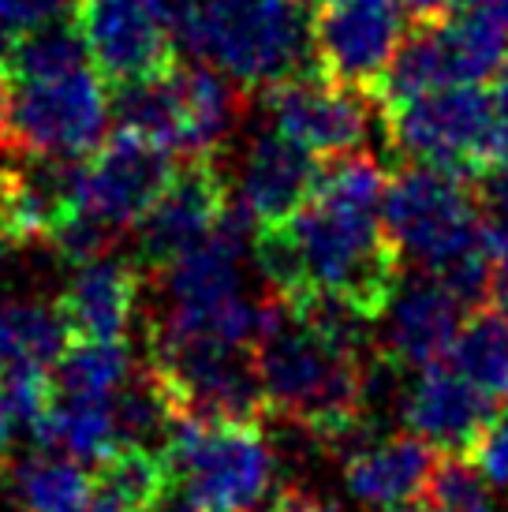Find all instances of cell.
Returning <instances> with one entry per match:
<instances>
[{
  "label": "cell",
  "mask_w": 508,
  "mask_h": 512,
  "mask_svg": "<svg viewBox=\"0 0 508 512\" xmlns=\"http://www.w3.org/2000/svg\"><path fill=\"white\" fill-rule=\"evenodd\" d=\"M15 412L12 404H8V393H4V385H0V471L8 464V453H12V434H15Z\"/></svg>",
  "instance_id": "cell-32"
},
{
  "label": "cell",
  "mask_w": 508,
  "mask_h": 512,
  "mask_svg": "<svg viewBox=\"0 0 508 512\" xmlns=\"http://www.w3.org/2000/svg\"><path fill=\"white\" fill-rule=\"evenodd\" d=\"M471 464L482 471V479L494 490H508V404H501L482 434L471 441Z\"/></svg>",
  "instance_id": "cell-28"
},
{
  "label": "cell",
  "mask_w": 508,
  "mask_h": 512,
  "mask_svg": "<svg viewBox=\"0 0 508 512\" xmlns=\"http://www.w3.org/2000/svg\"><path fill=\"white\" fill-rule=\"evenodd\" d=\"M296 4H299V8H311V12H314V8H318V4H325V0H296Z\"/></svg>",
  "instance_id": "cell-38"
},
{
  "label": "cell",
  "mask_w": 508,
  "mask_h": 512,
  "mask_svg": "<svg viewBox=\"0 0 508 512\" xmlns=\"http://www.w3.org/2000/svg\"><path fill=\"white\" fill-rule=\"evenodd\" d=\"M172 27L191 57L247 94L314 72L311 12L296 0H202Z\"/></svg>",
  "instance_id": "cell-2"
},
{
  "label": "cell",
  "mask_w": 508,
  "mask_h": 512,
  "mask_svg": "<svg viewBox=\"0 0 508 512\" xmlns=\"http://www.w3.org/2000/svg\"><path fill=\"white\" fill-rule=\"evenodd\" d=\"M486 0H404V8H408L419 23H441V19H449L456 12H467V8H482Z\"/></svg>",
  "instance_id": "cell-31"
},
{
  "label": "cell",
  "mask_w": 508,
  "mask_h": 512,
  "mask_svg": "<svg viewBox=\"0 0 508 512\" xmlns=\"http://www.w3.org/2000/svg\"><path fill=\"white\" fill-rule=\"evenodd\" d=\"M86 512H124V509H116V505H109V501H101V498H94V505Z\"/></svg>",
  "instance_id": "cell-36"
},
{
  "label": "cell",
  "mask_w": 508,
  "mask_h": 512,
  "mask_svg": "<svg viewBox=\"0 0 508 512\" xmlns=\"http://www.w3.org/2000/svg\"><path fill=\"white\" fill-rule=\"evenodd\" d=\"M90 64L83 30L75 27V19H60L49 27L27 30L12 38L8 53V75L15 79H45V75H64Z\"/></svg>",
  "instance_id": "cell-26"
},
{
  "label": "cell",
  "mask_w": 508,
  "mask_h": 512,
  "mask_svg": "<svg viewBox=\"0 0 508 512\" xmlns=\"http://www.w3.org/2000/svg\"><path fill=\"white\" fill-rule=\"evenodd\" d=\"M389 176L378 157L344 154L322 169L314 195L292 221L262 228L258 266L288 299H333L363 318H381L400 288V255L385 232Z\"/></svg>",
  "instance_id": "cell-1"
},
{
  "label": "cell",
  "mask_w": 508,
  "mask_h": 512,
  "mask_svg": "<svg viewBox=\"0 0 508 512\" xmlns=\"http://www.w3.org/2000/svg\"><path fill=\"white\" fill-rule=\"evenodd\" d=\"M490 98H494V109L501 120H508V60L501 64V72L494 75V90H490Z\"/></svg>",
  "instance_id": "cell-34"
},
{
  "label": "cell",
  "mask_w": 508,
  "mask_h": 512,
  "mask_svg": "<svg viewBox=\"0 0 508 512\" xmlns=\"http://www.w3.org/2000/svg\"><path fill=\"white\" fill-rule=\"evenodd\" d=\"M19 512H86L98 498L94 479L79 460L64 453H38L15 468Z\"/></svg>",
  "instance_id": "cell-23"
},
{
  "label": "cell",
  "mask_w": 508,
  "mask_h": 512,
  "mask_svg": "<svg viewBox=\"0 0 508 512\" xmlns=\"http://www.w3.org/2000/svg\"><path fill=\"white\" fill-rule=\"evenodd\" d=\"M434 464H438V449L419 434L367 441L352 456H344V490L363 509H400L411 498L426 494Z\"/></svg>",
  "instance_id": "cell-15"
},
{
  "label": "cell",
  "mask_w": 508,
  "mask_h": 512,
  "mask_svg": "<svg viewBox=\"0 0 508 512\" xmlns=\"http://www.w3.org/2000/svg\"><path fill=\"white\" fill-rule=\"evenodd\" d=\"M113 113L120 120V131L142 135L150 143L165 146L169 154L180 150V120H184V101H180V64L169 72L120 83L113 98Z\"/></svg>",
  "instance_id": "cell-22"
},
{
  "label": "cell",
  "mask_w": 508,
  "mask_h": 512,
  "mask_svg": "<svg viewBox=\"0 0 508 512\" xmlns=\"http://www.w3.org/2000/svg\"><path fill=\"white\" fill-rule=\"evenodd\" d=\"M71 326L60 303L0 299V378L19 370H45L68 352Z\"/></svg>",
  "instance_id": "cell-19"
},
{
  "label": "cell",
  "mask_w": 508,
  "mask_h": 512,
  "mask_svg": "<svg viewBox=\"0 0 508 512\" xmlns=\"http://www.w3.org/2000/svg\"><path fill=\"white\" fill-rule=\"evenodd\" d=\"M381 116L389 120V146L411 161H426L471 180L494 165L497 109L479 86H441L381 109Z\"/></svg>",
  "instance_id": "cell-5"
},
{
  "label": "cell",
  "mask_w": 508,
  "mask_h": 512,
  "mask_svg": "<svg viewBox=\"0 0 508 512\" xmlns=\"http://www.w3.org/2000/svg\"><path fill=\"white\" fill-rule=\"evenodd\" d=\"M423 27L434 42L445 86H479L482 79H494L508 60V30L486 8H467Z\"/></svg>",
  "instance_id": "cell-17"
},
{
  "label": "cell",
  "mask_w": 508,
  "mask_h": 512,
  "mask_svg": "<svg viewBox=\"0 0 508 512\" xmlns=\"http://www.w3.org/2000/svg\"><path fill=\"white\" fill-rule=\"evenodd\" d=\"M142 296V270L127 258H94L60 292V311L83 341H124Z\"/></svg>",
  "instance_id": "cell-16"
},
{
  "label": "cell",
  "mask_w": 508,
  "mask_h": 512,
  "mask_svg": "<svg viewBox=\"0 0 508 512\" xmlns=\"http://www.w3.org/2000/svg\"><path fill=\"white\" fill-rule=\"evenodd\" d=\"M165 453L187 505L198 512H258L281 490L277 453L258 423L180 415Z\"/></svg>",
  "instance_id": "cell-3"
},
{
  "label": "cell",
  "mask_w": 508,
  "mask_h": 512,
  "mask_svg": "<svg viewBox=\"0 0 508 512\" xmlns=\"http://www.w3.org/2000/svg\"><path fill=\"white\" fill-rule=\"evenodd\" d=\"M184 512H198V509H191V505H187V509H184Z\"/></svg>",
  "instance_id": "cell-39"
},
{
  "label": "cell",
  "mask_w": 508,
  "mask_h": 512,
  "mask_svg": "<svg viewBox=\"0 0 508 512\" xmlns=\"http://www.w3.org/2000/svg\"><path fill=\"white\" fill-rule=\"evenodd\" d=\"M490 303H494V314H501L508 322V270L494 273V281H490Z\"/></svg>",
  "instance_id": "cell-33"
},
{
  "label": "cell",
  "mask_w": 508,
  "mask_h": 512,
  "mask_svg": "<svg viewBox=\"0 0 508 512\" xmlns=\"http://www.w3.org/2000/svg\"><path fill=\"white\" fill-rule=\"evenodd\" d=\"M479 210L490 217V225H508V165H494L475 176Z\"/></svg>",
  "instance_id": "cell-30"
},
{
  "label": "cell",
  "mask_w": 508,
  "mask_h": 512,
  "mask_svg": "<svg viewBox=\"0 0 508 512\" xmlns=\"http://www.w3.org/2000/svg\"><path fill=\"white\" fill-rule=\"evenodd\" d=\"M75 27L105 83H135L169 72L172 42L154 0H79Z\"/></svg>",
  "instance_id": "cell-10"
},
{
  "label": "cell",
  "mask_w": 508,
  "mask_h": 512,
  "mask_svg": "<svg viewBox=\"0 0 508 512\" xmlns=\"http://www.w3.org/2000/svg\"><path fill=\"white\" fill-rule=\"evenodd\" d=\"M269 116L273 128L314 157L359 154L370 139V120L381 105L363 90L322 79L318 72L269 86Z\"/></svg>",
  "instance_id": "cell-9"
},
{
  "label": "cell",
  "mask_w": 508,
  "mask_h": 512,
  "mask_svg": "<svg viewBox=\"0 0 508 512\" xmlns=\"http://www.w3.org/2000/svg\"><path fill=\"white\" fill-rule=\"evenodd\" d=\"M150 367L176 400V412L225 423H262L269 415L251 348L232 344H161Z\"/></svg>",
  "instance_id": "cell-6"
},
{
  "label": "cell",
  "mask_w": 508,
  "mask_h": 512,
  "mask_svg": "<svg viewBox=\"0 0 508 512\" xmlns=\"http://www.w3.org/2000/svg\"><path fill=\"white\" fill-rule=\"evenodd\" d=\"M228 184L210 157H191L184 169L172 172L169 187L139 217V262L161 270L172 258L198 247L228 214Z\"/></svg>",
  "instance_id": "cell-11"
},
{
  "label": "cell",
  "mask_w": 508,
  "mask_h": 512,
  "mask_svg": "<svg viewBox=\"0 0 508 512\" xmlns=\"http://www.w3.org/2000/svg\"><path fill=\"white\" fill-rule=\"evenodd\" d=\"M247 90L232 83L210 64H180V101H184V120H180V150L187 157H213L221 150L236 120L243 113Z\"/></svg>",
  "instance_id": "cell-18"
},
{
  "label": "cell",
  "mask_w": 508,
  "mask_h": 512,
  "mask_svg": "<svg viewBox=\"0 0 508 512\" xmlns=\"http://www.w3.org/2000/svg\"><path fill=\"white\" fill-rule=\"evenodd\" d=\"M172 486H176V471L165 445L157 449L139 441H120L101 460L98 479H94L98 498L124 512H161L169 505Z\"/></svg>",
  "instance_id": "cell-20"
},
{
  "label": "cell",
  "mask_w": 508,
  "mask_h": 512,
  "mask_svg": "<svg viewBox=\"0 0 508 512\" xmlns=\"http://www.w3.org/2000/svg\"><path fill=\"white\" fill-rule=\"evenodd\" d=\"M494 412V400L479 393L445 359L434 367H423L415 374V382L400 389V415L408 430L445 453L471 449V441L479 438Z\"/></svg>",
  "instance_id": "cell-13"
},
{
  "label": "cell",
  "mask_w": 508,
  "mask_h": 512,
  "mask_svg": "<svg viewBox=\"0 0 508 512\" xmlns=\"http://www.w3.org/2000/svg\"><path fill=\"white\" fill-rule=\"evenodd\" d=\"M318 157L303 150L281 131L258 135L247 146L240 169V210L254 221V228H277L303 210V202L318 187Z\"/></svg>",
  "instance_id": "cell-14"
},
{
  "label": "cell",
  "mask_w": 508,
  "mask_h": 512,
  "mask_svg": "<svg viewBox=\"0 0 508 512\" xmlns=\"http://www.w3.org/2000/svg\"><path fill=\"white\" fill-rule=\"evenodd\" d=\"M172 180V154L142 135L120 131L75 172V202L71 210L94 217L113 232L139 225V217L157 202Z\"/></svg>",
  "instance_id": "cell-8"
},
{
  "label": "cell",
  "mask_w": 508,
  "mask_h": 512,
  "mask_svg": "<svg viewBox=\"0 0 508 512\" xmlns=\"http://www.w3.org/2000/svg\"><path fill=\"white\" fill-rule=\"evenodd\" d=\"M381 214L400 266L411 262L434 277L486 243L479 195L467 184V176L426 161H408L396 169L385 187Z\"/></svg>",
  "instance_id": "cell-4"
},
{
  "label": "cell",
  "mask_w": 508,
  "mask_h": 512,
  "mask_svg": "<svg viewBox=\"0 0 508 512\" xmlns=\"http://www.w3.org/2000/svg\"><path fill=\"white\" fill-rule=\"evenodd\" d=\"M464 311V299L434 273L400 285L385 307V356L396 367H434L460 337L467 322Z\"/></svg>",
  "instance_id": "cell-12"
},
{
  "label": "cell",
  "mask_w": 508,
  "mask_h": 512,
  "mask_svg": "<svg viewBox=\"0 0 508 512\" xmlns=\"http://www.w3.org/2000/svg\"><path fill=\"white\" fill-rule=\"evenodd\" d=\"M79 0H0V27L8 34L49 27L60 19H75Z\"/></svg>",
  "instance_id": "cell-29"
},
{
  "label": "cell",
  "mask_w": 508,
  "mask_h": 512,
  "mask_svg": "<svg viewBox=\"0 0 508 512\" xmlns=\"http://www.w3.org/2000/svg\"><path fill=\"white\" fill-rule=\"evenodd\" d=\"M404 0H325L311 12L314 72L374 98L404 42Z\"/></svg>",
  "instance_id": "cell-7"
},
{
  "label": "cell",
  "mask_w": 508,
  "mask_h": 512,
  "mask_svg": "<svg viewBox=\"0 0 508 512\" xmlns=\"http://www.w3.org/2000/svg\"><path fill=\"white\" fill-rule=\"evenodd\" d=\"M494 486L482 479V471L471 464V456L449 453L434 464V475L426 483V501L434 512H494Z\"/></svg>",
  "instance_id": "cell-27"
},
{
  "label": "cell",
  "mask_w": 508,
  "mask_h": 512,
  "mask_svg": "<svg viewBox=\"0 0 508 512\" xmlns=\"http://www.w3.org/2000/svg\"><path fill=\"white\" fill-rule=\"evenodd\" d=\"M445 363L452 370H460L479 393L494 400L497 408L508 404V322L501 314L467 318Z\"/></svg>",
  "instance_id": "cell-24"
},
{
  "label": "cell",
  "mask_w": 508,
  "mask_h": 512,
  "mask_svg": "<svg viewBox=\"0 0 508 512\" xmlns=\"http://www.w3.org/2000/svg\"><path fill=\"white\" fill-rule=\"evenodd\" d=\"M385 512H434V509H415V505H400V509H385Z\"/></svg>",
  "instance_id": "cell-37"
},
{
  "label": "cell",
  "mask_w": 508,
  "mask_h": 512,
  "mask_svg": "<svg viewBox=\"0 0 508 512\" xmlns=\"http://www.w3.org/2000/svg\"><path fill=\"white\" fill-rule=\"evenodd\" d=\"M195 4H202V0H154V8L165 15V23H176V19L184 12H191Z\"/></svg>",
  "instance_id": "cell-35"
},
{
  "label": "cell",
  "mask_w": 508,
  "mask_h": 512,
  "mask_svg": "<svg viewBox=\"0 0 508 512\" xmlns=\"http://www.w3.org/2000/svg\"><path fill=\"white\" fill-rule=\"evenodd\" d=\"M131 382V352L124 341H79L57 359V397L116 400Z\"/></svg>",
  "instance_id": "cell-25"
},
{
  "label": "cell",
  "mask_w": 508,
  "mask_h": 512,
  "mask_svg": "<svg viewBox=\"0 0 508 512\" xmlns=\"http://www.w3.org/2000/svg\"><path fill=\"white\" fill-rule=\"evenodd\" d=\"M38 445L64 453L71 460H105L120 445V427H116L113 400H83V397H57L49 412L30 430Z\"/></svg>",
  "instance_id": "cell-21"
}]
</instances>
